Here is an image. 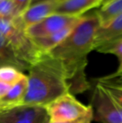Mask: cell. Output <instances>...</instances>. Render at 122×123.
<instances>
[{
    "mask_svg": "<svg viewBox=\"0 0 122 123\" xmlns=\"http://www.w3.org/2000/svg\"><path fill=\"white\" fill-rule=\"evenodd\" d=\"M102 0H60L56 8L55 13L82 16L88 10L99 6Z\"/></svg>",
    "mask_w": 122,
    "mask_h": 123,
    "instance_id": "cell-10",
    "label": "cell"
},
{
    "mask_svg": "<svg viewBox=\"0 0 122 123\" xmlns=\"http://www.w3.org/2000/svg\"><path fill=\"white\" fill-rule=\"evenodd\" d=\"M100 26L106 25L113 18L122 13V0H113L109 3L101 6L96 12Z\"/></svg>",
    "mask_w": 122,
    "mask_h": 123,
    "instance_id": "cell-14",
    "label": "cell"
},
{
    "mask_svg": "<svg viewBox=\"0 0 122 123\" xmlns=\"http://www.w3.org/2000/svg\"><path fill=\"white\" fill-rule=\"evenodd\" d=\"M14 7V17L20 16L29 7L32 0H12Z\"/></svg>",
    "mask_w": 122,
    "mask_h": 123,
    "instance_id": "cell-18",
    "label": "cell"
},
{
    "mask_svg": "<svg viewBox=\"0 0 122 123\" xmlns=\"http://www.w3.org/2000/svg\"><path fill=\"white\" fill-rule=\"evenodd\" d=\"M49 1H60V0H32L30 5L36 4V3H44V2H49Z\"/></svg>",
    "mask_w": 122,
    "mask_h": 123,
    "instance_id": "cell-22",
    "label": "cell"
},
{
    "mask_svg": "<svg viewBox=\"0 0 122 123\" xmlns=\"http://www.w3.org/2000/svg\"><path fill=\"white\" fill-rule=\"evenodd\" d=\"M59 2V1H49L30 5L20 15L23 25L26 28H28L54 13Z\"/></svg>",
    "mask_w": 122,
    "mask_h": 123,
    "instance_id": "cell-8",
    "label": "cell"
},
{
    "mask_svg": "<svg viewBox=\"0 0 122 123\" xmlns=\"http://www.w3.org/2000/svg\"><path fill=\"white\" fill-rule=\"evenodd\" d=\"M26 74L12 66L0 67V82L13 86L23 78Z\"/></svg>",
    "mask_w": 122,
    "mask_h": 123,
    "instance_id": "cell-16",
    "label": "cell"
},
{
    "mask_svg": "<svg viewBox=\"0 0 122 123\" xmlns=\"http://www.w3.org/2000/svg\"><path fill=\"white\" fill-rule=\"evenodd\" d=\"M14 17V7L12 0H0V19Z\"/></svg>",
    "mask_w": 122,
    "mask_h": 123,
    "instance_id": "cell-17",
    "label": "cell"
},
{
    "mask_svg": "<svg viewBox=\"0 0 122 123\" xmlns=\"http://www.w3.org/2000/svg\"><path fill=\"white\" fill-rule=\"evenodd\" d=\"M3 66L14 67L23 73L29 69V65L18 60L9 43L0 34V67Z\"/></svg>",
    "mask_w": 122,
    "mask_h": 123,
    "instance_id": "cell-12",
    "label": "cell"
},
{
    "mask_svg": "<svg viewBox=\"0 0 122 123\" xmlns=\"http://www.w3.org/2000/svg\"><path fill=\"white\" fill-rule=\"evenodd\" d=\"M45 106L20 105L0 110V123H49Z\"/></svg>",
    "mask_w": 122,
    "mask_h": 123,
    "instance_id": "cell-6",
    "label": "cell"
},
{
    "mask_svg": "<svg viewBox=\"0 0 122 123\" xmlns=\"http://www.w3.org/2000/svg\"><path fill=\"white\" fill-rule=\"evenodd\" d=\"M49 122H70L93 114L91 105L79 101L70 92L65 93L45 106Z\"/></svg>",
    "mask_w": 122,
    "mask_h": 123,
    "instance_id": "cell-5",
    "label": "cell"
},
{
    "mask_svg": "<svg viewBox=\"0 0 122 123\" xmlns=\"http://www.w3.org/2000/svg\"><path fill=\"white\" fill-rule=\"evenodd\" d=\"M107 77L110 78V79L114 80L116 81V82L122 84V73L120 74H117V75H115V74H110V75H107Z\"/></svg>",
    "mask_w": 122,
    "mask_h": 123,
    "instance_id": "cell-21",
    "label": "cell"
},
{
    "mask_svg": "<svg viewBox=\"0 0 122 123\" xmlns=\"http://www.w3.org/2000/svg\"><path fill=\"white\" fill-rule=\"evenodd\" d=\"M83 16L53 13L42 21L26 28V33L31 39L45 37L55 34L71 26H75Z\"/></svg>",
    "mask_w": 122,
    "mask_h": 123,
    "instance_id": "cell-7",
    "label": "cell"
},
{
    "mask_svg": "<svg viewBox=\"0 0 122 123\" xmlns=\"http://www.w3.org/2000/svg\"><path fill=\"white\" fill-rule=\"evenodd\" d=\"M75 26L69 27V28H67V29L59 31V32L50 34V35L45 36V37L37 38V39H32L34 40V44H36V46L39 48V49L40 50L41 52L45 53V54L49 53L51 50L54 49L55 47H57L62 41L68 36V34H70V31L73 29V28L75 27Z\"/></svg>",
    "mask_w": 122,
    "mask_h": 123,
    "instance_id": "cell-13",
    "label": "cell"
},
{
    "mask_svg": "<svg viewBox=\"0 0 122 123\" xmlns=\"http://www.w3.org/2000/svg\"><path fill=\"white\" fill-rule=\"evenodd\" d=\"M91 88L93 120L100 123H122V106L107 87L96 79Z\"/></svg>",
    "mask_w": 122,
    "mask_h": 123,
    "instance_id": "cell-4",
    "label": "cell"
},
{
    "mask_svg": "<svg viewBox=\"0 0 122 123\" xmlns=\"http://www.w3.org/2000/svg\"><path fill=\"white\" fill-rule=\"evenodd\" d=\"M28 72V86L23 105L46 106L70 92V86L61 62L49 53L44 54L31 65Z\"/></svg>",
    "mask_w": 122,
    "mask_h": 123,
    "instance_id": "cell-2",
    "label": "cell"
},
{
    "mask_svg": "<svg viewBox=\"0 0 122 123\" xmlns=\"http://www.w3.org/2000/svg\"><path fill=\"white\" fill-rule=\"evenodd\" d=\"M111 1H113V0H102V2H101V3H100V7L107 4V3H109L110 2H111Z\"/></svg>",
    "mask_w": 122,
    "mask_h": 123,
    "instance_id": "cell-23",
    "label": "cell"
},
{
    "mask_svg": "<svg viewBox=\"0 0 122 123\" xmlns=\"http://www.w3.org/2000/svg\"><path fill=\"white\" fill-rule=\"evenodd\" d=\"M0 34L9 43L18 60L29 67L45 54L39 49L27 34L26 27L20 16L0 19Z\"/></svg>",
    "mask_w": 122,
    "mask_h": 123,
    "instance_id": "cell-3",
    "label": "cell"
},
{
    "mask_svg": "<svg viewBox=\"0 0 122 123\" xmlns=\"http://www.w3.org/2000/svg\"><path fill=\"white\" fill-rule=\"evenodd\" d=\"M93 120V114L91 115L86 116L82 118L77 119L75 121H70V122H49V123H91V121Z\"/></svg>",
    "mask_w": 122,
    "mask_h": 123,
    "instance_id": "cell-19",
    "label": "cell"
},
{
    "mask_svg": "<svg viewBox=\"0 0 122 123\" xmlns=\"http://www.w3.org/2000/svg\"><path fill=\"white\" fill-rule=\"evenodd\" d=\"M122 38V13L106 25L99 26L95 37L94 49L103 44H108Z\"/></svg>",
    "mask_w": 122,
    "mask_h": 123,
    "instance_id": "cell-9",
    "label": "cell"
},
{
    "mask_svg": "<svg viewBox=\"0 0 122 123\" xmlns=\"http://www.w3.org/2000/svg\"><path fill=\"white\" fill-rule=\"evenodd\" d=\"M10 88H11V86L0 82V100L6 96V94L8 92Z\"/></svg>",
    "mask_w": 122,
    "mask_h": 123,
    "instance_id": "cell-20",
    "label": "cell"
},
{
    "mask_svg": "<svg viewBox=\"0 0 122 123\" xmlns=\"http://www.w3.org/2000/svg\"><path fill=\"white\" fill-rule=\"evenodd\" d=\"M100 23L96 13L83 16L66 38L49 55L61 62L66 74L70 92L79 94L91 89L85 75L88 55L94 49Z\"/></svg>",
    "mask_w": 122,
    "mask_h": 123,
    "instance_id": "cell-1",
    "label": "cell"
},
{
    "mask_svg": "<svg viewBox=\"0 0 122 123\" xmlns=\"http://www.w3.org/2000/svg\"><path fill=\"white\" fill-rule=\"evenodd\" d=\"M28 86L27 75L11 86L6 96L0 100V110L12 108L23 105Z\"/></svg>",
    "mask_w": 122,
    "mask_h": 123,
    "instance_id": "cell-11",
    "label": "cell"
},
{
    "mask_svg": "<svg viewBox=\"0 0 122 123\" xmlns=\"http://www.w3.org/2000/svg\"><path fill=\"white\" fill-rule=\"evenodd\" d=\"M96 50L100 53L112 54V55H116L119 61V66H118L116 72L113 74L117 75V74L122 73V38L112 41L110 43H108V44H103V45L98 47Z\"/></svg>",
    "mask_w": 122,
    "mask_h": 123,
    "instance_id": "cell-15",
    "label": "cell"
}]
</instances>
